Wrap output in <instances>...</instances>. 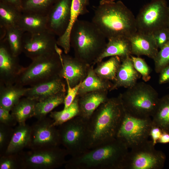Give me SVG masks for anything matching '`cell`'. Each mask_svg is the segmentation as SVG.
Returning a JSON list of instances; mask_svg holds the SVG:
<instances>
[{"mask_svg": "<svg viewBox=\"0 0 169 169\" xmlns=\"http://www.w3.org/2000/svg\"><path fill=\"white\" fill-rule=\"evenodd\" d=\"M10 111L0 106V124L12 127L17 123Z\"/></svg>", "mask_w": 169, "mask_h": 169, "instance_id": "obj_41", "label": "cell"}, {"mask_svg": "<svg viewBox=\"0 0 169 169\" xmlns=\"http://www.w3.org/2000/svg\"><path fill=\"white\" fill-rule=\"evenodd\" d=\"M72 0H56L47 14L48 31L59 37L66 32L70 18Z\"/></svg>", "mask_w": 169, "mask_h": 169, "instance_id": "obj_15", "label": "cell"}, {"mask_svg": "<svg viewBox=\"0 0 169 169\" xmlns=\"http://www.w3.org/2000/svg\"><path fill=\"white\" fill-rule=\"evenodd\" d=\"M59 126L60 144L68 155L77 156L89 149L87 120L76 116Z\"/></svg>", "mask_w": 169, "mask_h": 169, "instance_id": "obj_7", "label": "cell"}, {"mask_svg": "<svg viewBox=\"0 0 169 169\" xmlns=\"http://www.w3.org/2000/svg\"><path fill=\"white\" fill-rule=\"evenodd\" d=\"M163 131L160 127L153 123L150 130L149 135L154 146H155L157 143Z\"/></svg>", "mask_w": 169, "mask_h": 169, "instance_id": "obj_42", "label": "cell"}, {"mask_svg": "<svg viewBox=\"0 0 169 169\" xmlns=\"http://www.w3.org/2000/svg\"><path fill=\"white\" fill-rule=\"evenodd\" d=\"M106 39L92 21L78 19L73 26L70 35L74 57L90 65L103 51Z\"/></svg>", "mask_w": 169, "mask_h": 169, "instance_id": "obj_4", "label": "cell"}, {"mask_svg": "<svg viewBox=\"0 0 169 169\" xmlns=\"http://www.w3.org/2000/svg\"><path fill=\"white\" fill-rule=\"evenodd\" d=\"M61 54L56 52L32 60L30 65L24 67L15 84L30 87L59 76L62 68Z\"/></svg>", "mask_w": 169, "mask_h": 169, "instance_id": "obj_6", "label": "cell"}, {"mask_svg": "<svg viewBox=\"0 0 169 169\" xmlns=\"http://www.w3.org/2000/svg\"><path fill=\"white\" fill-rule=\"evenodd\" d=\"M23 169H54L64 165L68 155L59 146L43 148L19 152Z\"/></svg>", "mask_w": 169, "mask_h": 169, "instance_id": "obj_10", "label": "cell"}, {"mask_svg": "<svg viewBox=\"0 0 169 169\" xmlns=\"http://www.w3.org/2000/svg\"><path fill=\"white\" fill-rule=\"evenodd\" d=\"M151 117L154 124L160 127L163 131L169 132V95L160 98Z\"/></svg>", "mask_w": 169, "mask_h": 169, "instance_id": "obj_32", "label": "cell"}, {"mask_svg": "<svg viewBox=\"0 0 169 169\" xmlns=\"http://www.w3.org/2000/svg\"><path fill=\"white\" fill-rule=\"evenodd\" d=\"M159 73L158 82L160 84L169 82V64L163 69Z\"/></svg>", "mask_w": 169, "mask_h": 169, "instance_id": "obj_43", "label": "cell"}, {"mask_svg": "<svg viewBox=\"0 0 169 169\" xmlns=\"http://www.w3.org/2000/svg\"><path fill=\"white\" fill-rule=\"evenodd\" d=\"M152 34L159 49L169 41V28L168 26L159 29Z\"/></svg>", "mask_w": 169, "mask_h": 169, "instance_id": "obj_39", "label": "cell"}, {"mask_svg": "<svg viewBox=\"0 0 169 169\" xmlns=\"http://www.w3.org/2000/svg\"><path fill=\"white\" fill-rule=\"evenodd\" d=\"M13 130L12 127L0 124V150L2 152L3 150L5 152L11 138Z\"/></svg>", "mask_w": 169, "mask_h": 169, "instance_id": "obj_38", "label": "cell"}, {"mask_svg": "<svg viewBox=\"0 0 169 169\" xmlns=\"http://www.w3.org/2000/svg\"><path fill=\"white\" fill-rule=\"evenodd\" d=\"M0 169H23L20 153L5 154L0 158Z\"/></svg>", "mask_w": 169, "mask_h": 169, "instance_id": "obj_35", "label": "cell"}, {"mask_svg": "<svg viewBox=\"0 0 169 169\" xmlns=\"http://www.w3.org/2000/svg\"><path fill=\"white\" fill-rule=\"evenodd\" d=\"M130 56L134 68L141 74L142 79L145 82L149 81L151 78V69L146 62L138 56L132 55Z\"/></svg>", "mask_w": 169, "mask_h": 169, "instance_id": "obj_37", "label": "cell"}, {"mask_svg": "<svg viewBox=\"0 0 169 169\" xmlns=\"http://www.w3.org/2000/svg\"><path fill=\"white\" fill-rule=\"evenodd\" d=\"M67 85V94L64 102V109L68 107L72 103L77 95L81 83L73 87H71L68 83Z\"/></svg>", "mask_w": 169, "mask_h": 169, "instance_id": "obj_40", "label": "cell"}, {"mask_svg": "<svg viewBox=\"0 0 169 169\" xmlns=\"http://www.w3.org/2000/svg\"><path fill=\"white\" fill-rule=\"evenodd\" d=\"M160 49L153 59L155 70L157 73L169 64V41Z\"/></svg>", "mask_w": 169, "mask_h": 169, "instance_id": "obj_36", "label": "cell"}, {"mask_svg": "<svg viewBox=\"0 0 169 169\" xmlns=\"http://www.w3.org/2000/svg\"><path fill=\"white\" fill-rule=\"evenodd\" d=\"M157 143L163 144L169 143V132L163 131Z\"/></svg>", "mask_w": 169, "mask_h": 169, "instance_id": "obj_45", "label": "cell"}, {"mask_svg": "<svg viewBox=\"0 0 169 169\" xmlns=\"http://www.w3.org/2000/svg\"><path fill=\"white\" fill-rule=\"evenodd\" d=\"M56 0H22V11L47 14Z\"/></svg>", "mask_w": 169, "mask_h": 169, "instance_id": "obj_34", "label": "cell"}, {"mask_svg": "<svg viewBox=\"0 0 169 169\" xmlns=\"http://www.w3.org/2000/svg\"><path fill=\"white\" fill-rule=\"evenodd\" d=\"M108 40L103 51L92 64L94 66L106 57L118 56L121 59L131 55L129 38L115 37Z\"/></svg>", "mask_w": 169, "mask_h": 169, "instance_id": "obj_21", "label": "cell"}, {"mask_svg": "<svg viewBox=\"0 0 169 169\" xmlns=\"http://www.w3.org/2000/svg\"><path fill=\"white\" fill-rule=\"evenodd\" d=\"M168 16L166 0H151L143 6L136 17L137 31L152 34L168 26Z\"/></svg>", "mask_w": 169, "mask_h": 169, "instance_id": "obj_9", "label": "cell"}, {"mask_svg": "<svg viewBox=\"0 0 169 169\" xmlns=\"http://www.w3.org/2000/svg\"><path fill=\"white\" fill-rule=\"evenodd\" d=\"M55 36L48 31L36 33L24 32L22 52L32 60L44 55L56 52L58 46Z\"/></svg>", "mask_w": 169, "mask_h": 169, "instance_id": "obj_12", "label": "cell"}, {"mask_svg": "<svg viewBox=\"0 0 169 169\" xmlns=\"http://www.w3.org/2000/svg\"><path fill=\"white\" fill-rule=\"evenodd\" d=\"M89 4V0H72L69 26L65 33L59 38L61 44L65 45L70 44V33L72 27L79 16L89 13L87 7Z\"/></svg>", "mask_w": 169, "mask_h": 169, "instance_id": "obj_27", "label": "cell"}, {"mask_svg": "<svg viewBox=\"0 0 169 169\" xmlns=\"http://www.w3.org/2000/svg\"><path fill=\"white\" fill-rule=\"evenodd\" d=\"M108 91L90 92L78 96L77 116L88 120L94 112L109 98Z\"/></svg>", "mask_w": 169, "mask_h": 169, "instance_id": "obj_20", "label": "cell"}, {"mask_svg": "<svg viewBox=\"0 0 169 169\" xmlns=\"http://www.w3.org/2000/svg\"><path fill=\"white\" fill-rule=\"evenodd\" d=\"M65 80L59 76L28 88L26 97L39 101L53 95L66 92Z\"/></svg>", "mask_w": 169, "mask_h": 169, "instance_id": "obj_17", "label": "cell"}, {"mask_svg": "<svg viewBox=\"0 0 169 169\" xmlns=\"http://www.w3.org/2000/svg\"><path fill=\"white\" fill-rule=\"evenodd\" d=\"M112 85L111 81L103 79L95 73L94 66L91 65L87 76L81 83L77 95L81 96L92 91H110Z\"/></svg>", "mask_w": 169, "mask_h": 169, "instance_id": "obj_25", "label": "cell"}, {"mask_svg": "<svg viewBox=\"0 0 169 169\" xmlns=\"http://www.w3.org/2000/svg\"><path fill=\"white\" fill-rule=\"evenodd\" d=\"M141 77L134 68L130 56L122 59L110 91L120 88H130L137 82Z\"/></svg>", "mask_w": 169, "mask_h": 169, "instance_id": "obj_19", "label": "cell"}, {"mask_svg": "<svg viewBox=\"0 0 169 169\" xmlns=\"http://www.w3.org/2000/svg\"><path fill=\"white\" fill-rule=\"evenodd\" d=\"M129 39L131 55L138 57L145 55L153 60L156 57L159 48L152 34L137 31Z\"/></svg>", "mask_w": 169, "mask_h": 169, "instance_id": "obj_18", "label": "cell"}, {"mask_svg": "<svg viewBox=\"0 0 169 169\" xmlns=\"http://www.w3.org/2000/svg\"><path fill=\"white\" fill-rule=\"evenodd\" d=\"M168 26L169 28V6H168Z\"/></svg>", "mask_w": 169, "mask_h": 169, "instance_id": "obj_47", "label": "cell"}, {"mask_svg": "<svg viewBox=\"0 0 169 169\" xmlns=\"http://www.w3.org/2000/svg\"><path fill=\"white\" fill-rule=\"evenodd\" d=\"M78 96L77 95L71 105L66 109L50 112L49 117L53 120V124L55 126H59L78 115Z\"/></svg>", "mask_w": 169, "mask_h": 169, "instance_id": "obj_33", "label": "cell"}, {"mask_svg": "<svg viewBox=\"0 0 169 169\" xmlns=\"http://www.w3.org/2000/svg\"><path fill=\"white\" fill-rule=\"evenodd\" d=\"M10 4L22 11V0H0Z\"/></svg>", "mask_w": 169, "mask_h": 169, "instance_id": "obj_44", "label": "cell"}, {"mask_svg": "<svg viewBox=\"0 0 169 169\" xmlns=\"http://www.w3.org/2000/svg\"><path fill=\"white\" fill-rule=\"evenodd\" d=\"M128 148L115 138L101 146L71 157L64 164L66 169H122Z\"/></svg>", "mask_w": 169, "mask_h": 169, "instance_id": "obj_3", "label": "cell"}, {"mask_svg": "<svg viewBox=\"0 0 169 169\" xmlns=\"http://www.w3.org/2000/svg\"><path fill=\"white\" fill-rule=\"evenodd\" d=\"M51 118L38 120L31 127L30 142L28 148L34 149L59 146L60 145L58 128Z\"/></svg>", "mask_w": 169, "mask_h": 169, "instance_id": "obj_13", "label": "cell"}, {"mask_svg": "<svg viewBox=\"0 0 169 169\" xmlns=\"http://www.w3.org/2000/svg\"><path fill=\"white\" fill-rule=\"evenodd\" d=\"M60 57L62 68L59 76L72 87L82 82L91 65L68 54L62 53Z\"/></svg>", "mask_w": 169, "mask_h": 169, "instance_id": "obj_16", "label": "cell"}, {"mask_svg": "<svg viewBox=\"0 0 169 169\" xmlns=\"http://www.w3.org/2000/svg\"><path fill=\"white\" fill-rule=\"evenodd\" d=\"M18 27L24 33H36L48 31L47 14L22 11Z\"/></svg>", "mask_w": 169, "mask_h": 169, "instance_id": "obj_22", "label": "cell"}, {"mask_svg": "<svg viewBox=\"0 0 169 169\" xmlns=\"http://www.w3.org/2000/svg\"><path fill=\"white\" fill-rule=\"evenodd\" d=\"M121 63L120 58L118 56H113L107 60L96 64L94 70L101 78L110 81L115 79Z\"/></svg>", "mask_w": 169, "mask_h": 169, "instance_id": "obj_31", "label": "cell"}, {"mask_svg": "<svg viewBox=\"0 0 169 169\" xmlns=\"http://www.w3.org/2000/svg\"><path fill=\"white\" fill-rule=\"evenodd\" d=\"M18 57L14 55L6 42L0 39V84H15L24 67L19 63Z\"/></svg>", "mask_w": 169, "mask_h": 169, "instance_id": "obj_14", "label": "cell"}, {"mask_svg": "<svg viewBox=\"0 0 169 169\" xmlns=\"http://www.w3.org/2000/svg\"><path fill=\"white\" fill-rule=\"evenodd\" d=\"M125 113L119 95L99 106L87 120L89 149L116 138Z\"/></svg>", "mask_w": 169, "mask_h": 169, "instance_id": "obj_1", "label": "cell"}, {"mask_svg": "<svg viewBox=\"0 0 169 169\" xmlns=\"http://www.w3.org/2000/svg\"><path fill=\"white\" fill-rule=\"evenodd\" d=\"M115 0H100V1L109 2L115 1Z\"/></svg>", "mask_w": 169, "mask_h": 169, "instance_id": "obj_46", "label": "cell"}, {"mask_svg": "<svg viewBox=\"0 0 169 169\" xmlns=\"http://www.w3.org/2000/svg\"><path fill=\"white\" fill-rule=\"evenodd\" d=\"M151 118H137L125 112L116 138L131 149L147 141L153 123Z\"/></svg>", "mask_w": 169, "mask_h": 169, "instance_id": "obj_11", "label": "cell"}, {"mask_svg": "<svg viewBox=\"0 0 169 169\" xmlns=\"http://www.w3.org/2000/svg\"><path fill=\"white\" fill-rule=\"evenodd\" d=\"M28 88L16 84L8 85L0 84V106L11 111L25 96Z\"/></svg>", "mask_w": 169, "mask_h": 169, "instance_id": "obj_24", "label": "cell"}, {"mask_svg": "<svg viewBox=\"0 0 169 169\" xmlns=\"http://www.w3.org/2000/svg\"><path fill=\"white\" fill-rule=\"evenodd\" d=\"M91 21L107 39L118 37L129 38L137 31L136 17L120 0L100 1Z\"/></svg>", "mask_w": 169, "mask_h": 169, "instance_id": "obj_2", "label": "cell"}, {"mask_svg": "<svg viewBox=\"0 0 169 169\" xmlns=\"http://www.w3.org/2000/svg\"><path fill=\"white\" fill-rule=\"evenodd\" d=\"M24 32L18 27L0 28V39L7 43L12 54L18 56L22 53L23 36Z\"/></svg>", "mask_w": 169, "mask_h": 169, "instance_id": "obj_26", "label": "cell"}, {"mask_svg": "<svg viewBox=\"0 0 169 169\" xmlns=\"http://www.w3.org/2000/svg\"><path fill=\"white\" fill-rule=\"evenodd\" d=\"M38 101L25 97L21 98L11 110V113L18 124L25 123L28 119L34 117Z\"/></svg>", "mask_w": 169, "mask_h": 169, "instance_id": "obj_28", "label": "cell"}, {"mask_svg": "<svg viewBox=\"0 0 169 169\" xmlns=\"http://www.w3.org/2000/svg\"><path fill=\"white\" fill-rule=\"evenodd\" d=\"M31 126L26 123L18 124L13 130L11 138L5 154L19 153L28 147L30 142Z\"/></svg>", "mask_w": 169, "mask_h": 169, "instance_id": "obj_23", "label": "cell"}, {"mask_svg": "<svg viewBox=\"0 0 169 169\" xmlns=\"http://www.w3.org/2000/svg\"><path fill=\"white\" fill-rule=\"evenodd\" d=\"M125 112L139 118L151 117L160 98L156 90L145 82H137L119 95Z\"/></svg>", "mask_w": 169, "mask_h": 169, "instance_id": "obj_5", "label": "cell"}, {"mask_svg": "<svg viewBox=\"0 0 169 169\" xmlns=\"http://www.w3.org/2000/svg\"><path fill=\"white\" fill-rule=\"evenodd\" d=\"M66 95V92L60 93L37 102L34 117L37 120L46 117L54 108L64 103Z\"/></svg>", "mask_w": 169, "mask_h": 169, "instance_id": "obj_30", "label": "cell"}, {"mask_svg": "<svg viewBox=\"0 0 169 169\" xmlns=\"http://www.w3.org/2000/svg\"><path fill=\"white\" fill-rule=\"evenodd\" d=\"M151 140L145 141L131 149L125 159L122 169H161L166 156L155 149Z\"/></svg>", "mask_w": 169, "mask_h": 169, "instance_id": "obj_8", "label": "cell"}, {"mask_svg": "<svg viewBox=\"0 0 169 169\" xmlns=\"http://www.w3.org/2000/svg\"><path fill=\"white\" fill-rule=\"evenodd\" d=\"M22 13L13 6L0 1V28L18 26Z\"/></svg>", "mask_w": 169, "mask_h": 169, "instance_id": "obj_29", "label": "cell"}]
</instances>
